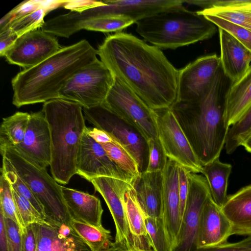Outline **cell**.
Returning <instances> with one entry per match:
<instances>
[{
    "mask_svg": "<svg viewBox=\"0 0 251 251\" xmlns=\"http://www.w3.org/2000/svg\"><path fill=\"white\" fill-rule=\"evenodd\" d=\"M114 76L101 60L96 59L75 73L64 84L59 98L76 102L84 108L104 101Z\"/></svg>",
    "mask_w": 251,
    "mask_h": 251,
    "instance_id": "obj_7",
    "label": "cell"
},
{
    "mask_svg": "<svg viewBox=\"0 0 251 251\" xmlns=\"http://www.w3.org/2000/svg\"><path fill=\"white\" fill-rule=\"evenodd\" d=\"M231 83L221 67L200 97L176 101L170 107L202 166L219 157L225 145L229 128L226 100Z\"/></svg>",
    "mask_w": 251,
    "mask_h": 251,
    "instance_id": "obj_2",
    "label": "cell"
},
{
    "mask_svg": "<svg viewBox=\"0 0 251 251\" xmlns=\"http://www.w3.org/2000/svg\"><path fill=\"white\" fill-rule=\"evenodd\" d=\"M221 67L216 54L200 57L178 70L176 101L186 102L200 97Z\"/></svg>",
    "mask_w": 251,
    "mask_h": 251,
    "instance_id": "obj_15",
    "label": "cell"
},
{
    "mask_svg": "<svg viewBox=\"0 0 251 251\" xmlns=\"http://www.w3.org/2000/svg\"><path fill=\"white\" fill-rule=\"evenodd\" d=\"M13 148L42 169L50 165V133L42 111L30 114L24 139L20 144Z\"/></svg>",
    "mask_w": 251,
    "mask_h": 251,
    "instance_id": "obj_17",
    "label": "cell"
},
{
    "mask_svg": "<svg viewBox=\"0 0 251 251\" xmlns=\"http://www.w3.org/2000/svg\"><path fill=\"white\" fill-rule=\"evenodd\" d=\"M162 172L145 171L135 177L133 190L146 215L153 218L162 217Z\"/></svg>",
    "mask_w": 251,
    "mask_h": 251,
    "instance_id": "obj_22",
    "label": "cell"
},
{
    "mask_svg": "<svg viewBox=\"0 0 251 251\" xmlns=\"http://www.w3.org/2000/svg\"><path fill=\"white\" fill-rule=\"evenodd\" d=\"M40 8L46 9L45 5V0H29L22 2L1 19L0 30L5 28L13 21Z\"/></svg>",
    "mask_w": 251,
    "mask_h": 251,
    "instance_id": "obj_39",
    "label": "cell"
},
{
    "mask_svg": "<svg viewBox=\"0 0 251 251\" xmlns=\"http://www.w3.org/2000/svg\"><path fill=\"white\" fill-rule=\"evenodd\" d=\"M194 251H251V235L237 242L197 248Z\"/></svg>",
    "mask_w": 251,
    "mask_h": 251,
    "instance_id": "obj_44",
    "label": "cell"
},
{
    "mask_svg": "<svg viewBox=\"0 0 251 251\" xmlns=\"http://www.w3.org/2000/svg\"><path fill=\"white\" fill-rule=\"evenodd\" d=\"M106 251H125L124 249H123L122 248L120 247L119 246H117L116 244L115 246L112 247L109 250Z\"/></svg>",
    "mask_w": 251,
    "mask_h": 251,
    "instance_id": "obj_53",
    "label": "cell"
},
{
    "mask_svg": "<svg viewBox=\"0 0 251 251\" xmlns=\"http://www.w3.org/2000/svg\"></svg>",
    "mask_w": 251,
    "mask_h": 251,
    "instance_id": "obj_54",
    "label": "cell"
},
{
    "mask_svg": "<svg viewBox=\"0 0 251 251\" xmlns=\"http://www.w3.org/2000/svg\"><path fill=\"white\" fill-rule=\"evenodd\" d=\"M202 15L218 28L227 31L251 51V31L219 17L209 14Z\"/></svg>",
    "mask_w": 251,
    "mask_h": 251,
    "instance_id": "obj_38",
    "label": "cell"
},
{
    "mask_svg": "<svg viewBox=\"0 0 251 251\" xmlns=\"http://www.w3.org/2000/svg\"><path fill=\"white\" fill-rule=\"evenodd\" d=\"M0 251H9L4 217L0 211Z\"/></svg>",
    "mask_w": 251,
    "mask_h": 251,
    "instance_id": "obj_50",
    "label": "cell"
},
{
    "mask_svg": "<svg viewBox=\"0 0 251 251\" xmlns=\"http://www.w3.org/2000/svg\"><path fill=\"white\" fill-rule=\"evenodd\" d=\"M82 108L87 121L96 127L108 133L122 145L136 161L140 173L146 171L149 159L147 141L135 128L102 104L89 108Z\"/></svg>",
    "mask_w": 251,
    "mask_h": 251,
    "instance_id": "obj_9",
    "label": "cell"
},
{
    "mask_svg": "<svg viewBox=\"0 0 251 251\" xmlns=\"http://www.w3.org/2000/svg\"><path fill=\"white\" fill-rule=\"evenodd\" d=\"M97 52L114 76L151 109L170 108L176 102L178 70L159 48L119 32L108 36Z\"/></svg>",
    "mask_w": 251,
    "mask_h": 251,
    "instance_id": "obj_1",
    "label": "cell"
},
{
    "mask_svg": "<svg viewBox=\"0 0 251 251\" xmlns=\"http://www.w3.org/2000/svg\"><path fill=\"white\" fill-rule=\"evenodd\" d=\"M30 114L17 112L3 118L0 127V151L15 148L23 141L27 129Z\"/></svg>",
    "mask_w": 251,
    "mask_h": 251,
    "instance_id": "obj_27",
    "label": "cell"
},
{
    "mask_svg": "<svg viewBox=\"0 0 251 251\" xmlns=\"http://www.w3.org/2000/svg\"><path fill=\"white\" fill-rule=\"evenodd\" d=\"M42 111L50 133L52 176L65 185L76 174L78 156L87 127L83 108L76 102L57 98L44 102Z\"/></svg>",
    "mask_w": 251,
    "mask_h": 251,
    "instance_id": "obj_4",
    "label": "cell"
},
{
    "mask_svg": "<svg viewBox=\"0 0 251 251\" xmlns=\"http://www.w3.org/2000/svg\"><path fill=\"white\" fill-rule=\"evenodd\" d=\"M149 159L146 172H162L167 163L168 157L159 139H151L147 141Z\"/></svg>",
    "mask_w": 251,
    "mask_h": 251,
    "instance_id": "obj_40",
    "label": "cell"
},
{
    "mask_svg": "<svg viewBox=\"0 0 251 251\" xmlns=\"http://www.w3.org/2000/svg\"><path fill=\"white\" fill-rule=\"evenodd\" d=\"M221 209L230 224L232 235H251V184L228 195Z\"/></svg>",
    "mask_w": 251,
    "mask_h": 251,
    "instance_id": "obj_24",
    "label": "cell"
},
{
    "mask_svg": "<svg viewBox=\"0 0 251 251\" xmlns=\"http://www.w3.org/2000/svg\"><path fill=\"white\" fill-rule=\"evenodd\" d=\"M178 167L179 164L177 162L168 158L165 167L162 171V217L173 250L177 245L181 225Z\"/></svg>",
    "mask_w": 251,
    "mask_h": 251,
    "instance_id": "obj_18",
    "label": "cell"
},
{
    "mask_svg": "<svg viewBox=\"0 0 251 251\" xmlns=\"http://www.w3.org/2000/svg\"><path fill=\"white\" fill-rule=\"evenodd\" d=\"M102 104L135 128L147 141L151 139H158L153 110L115 77Z\"/></svg>",
    "mask_w": 251,
    "mask_h": 251,
    "instance_id": "obj_8",
    "label": "cell"
},
{
    "mask_svg": "<svg viewBox=\"0 0 251 251\" xmlns=\"http://www.w3.org/2000/svg\"><path fill=\"white\" fill-rule=\"evenodd\" d=\"M97 50L86 40L62 47L38 65L19 73L11 81L12 103L17 107L59 98L66 82L97 59Z\"/></svg>",
    "mask_w": 251,
    "mask_h": 251,
    "instance_id": "obj_3",
    "label": "cell"
},
{
    "mask_svg": "<svg viewBox=\"0 0 251 251\" xmlns=\"http://www.w3.org/2000/svg\"><path fill=\"white\" fill-rule=\"evenodd\" d=\"M104 1L96 0H66L63 7L72 11L81 12L89 8L103 5Z\"/></svg>",
    "mask_w": 251,
    "mask_h": 251,
    "instance_id": "obj_46",
    "label": "cell"
},
{
    "mask_svg": "<svg viewBox=\"0 0 251 251\" xmlns=\"http://www.w3.org/2000/svg\"><path fill=\"white\" fill-rule=\"evenodd\" d=\"M251 6L214 8L197 11L199 14L214 15L241 26L251 31Z\"/></svg>",
    "mask_w": 251,
    "mask_h": 251,
    "instance_id": "obj_35",
    "label": "cell"
},
{
    "mask_svg": "<svg viewBox=\"0 0 251 251\" xmlns=\"http://www.w3.org/2000/svg\"><path fill=\"white\" fill-rule=\"evenodd\" d=\"M91 182L103 197L112 216L116 228L115 243L126 251L132 247V241L125 207V195L133 186L119 179L100 176Z\"/></svg>",
    "mask_w": 251,
    "mask_h": 251,
    "instance_id": "obj_12",
    "label": "cell"
},
{
    "mask_svg": "<svg viewBox=\"0 0 251 251\" xmlns=\"http://www.w3.org/2000/svg\"><path fill=\"white\" fill-rule=\"evenodd\" d=\"M231 235V227L228 220L210 196L206 201L201 214L197 248L226 243Z\"/></svg>",
    "mask_w": 251,
    "mask_h": 251,
    "instance_id": "obj_19",
    "label": "cell"
},
{
    "mask_svg": "<svg viewBox=\"0 0 251 251\" xmlns=\"http://www.w3.org/2000/svg\"><path fill=\"white\" fill-rule=\"evenodd\" d=\"M125 251H153L152 250L149 249H143L138 248H136L134 247H132L130 249L126 250Z\"/></svg>",
    "mask_w": 251,
    "mask_h": 251,
    "instance_id": "obj_52",
    "label": "cell"
},
{
    "mask_svg": "<svg viewBox=\"0 0 251 251\" xmlns=\"http://www.w3.org/2000/svg\"><path fill=\"white\" fill-rule=\"evenodd\" d=\"M188 193L177 243L173 251H194L203 207L211 196L205 177L190 172L188 174Z\"/></svg>",
    "mask_w": 251,
    "mask_h": 251,
    "instance_id": "obj_11",
    "label": "cell"
},
{
    "mask_svg": "<svg viewBox=\"0 0 251 251\" xmlns=\"http://www.w3.org/2000/svg\"><path fill=\"white\" fill-rule=\"evenodd\" d=\"M136 31L160 50H175L212 37L216 25L197 11L174 6L137 21Z\"/></svg>",
    "mask_w": 251,
    "mask_h": 251,
    "instance_id": "obj_5",
    "label": "cell"
},
{
    "mask_svg": "<svg viewBox=\"0 0 251 251\" xmlns=\"http://www.w3.org/2000/svg\"><path fill=\"white\" fill-rule=\"evenodd\" d=\"M61 48L55 36L37 29L18 37L4 56L9 63L27 69L44 61Z\"/></svg>",
    "mask_w": 251,
    "mask_h": 251,
    "instance_id": "obj_13",
    "label": "cell"
},
{
    "mask_svg": "<svg viewBox=\"0 0 251 251\" xmlns=\"http://www.w3.org/2000/svg\"><path fill=\"white\" fill-rule=\"evenodd\" d=\"M0 172L4 175L12 188L27 199L40 214L47 218L43 207L33 195L29 188L16 172L11 164L5 157L2 156V167Z\"/></svg>",
    "mask_w": 251,
    "mask_h": 251,
    "instance_id": "obj_30",
    "label": "cell"
},
{
    "mask_svg": "<svg viewBox=\"0 0 251 251\" xmlns=\"http://www.w3.org/2000/svg\"><path fill=\"white\" fill-rule=\"evenodd\" d=\"M4 221L9 251H22V236L19 226L10 219L4 218Z\"/></svg>",
    "mask_w": 251,
    "mask_h": 251,
    "instance_id": "obj_43",
    "label": "cell"
},
{
    "mask_svg": "<svg viewBox=\"0 0 251 251\" xmlns=\"http://www.w3.org/2000/svg\"><path fill=\"white\" fill-rule=\"evenodd\" d=\"M189 171L184 167L179 165L178 167V185L180 202V216L182 221L183 217L188 193Z\"/></svg>",
    "mask_w": 251,
    "mask_h": 251,
    "instance_id": "obj_45",
    "label": "cell"
},
{
    "mask_svg": "<svg viewBox=\"0 0 251 251\" xmlns=\"http://www.w3.org/2000/svg\"><path fill=\"white\" fill-rule=\"evenodd\" d=\"M6 158L18 175L25 181L43 207L47 218L62 224L71 219L62 193V186L42 169L14 148L0 152Z\"/></svg>",
    "mask_w": 251,
    "mask_h": 251,
    "instance_id": "obj_6",
    "label": "cell"
},
{
    "mask_svg": "<svg viewBox=\"0 0 251 251\" xmlns=\"http://www.w3.org/2000/svg\"><path fill=\"white\" fill-rule=\"evenodd\" d=\"M12 192L17 211L25 227L45 220L27 199L13 188Z\"/></svg>",
    "mask_w": 251,
    "mask_h": 251,
    "instance_id": "obj_41",
    "label": "cell"
},
{
    "mask_svg": "<svg viewBox=\"0 0 251 251\" xmlns=\"http://www.w3.org/2000/svg\"><path fill=\"white\" fill-rule=\"evenodd\" d=\"M64 199L71 220L100 227L103 209L100 200L94 195L62 186Z\"/></svg>",
    "mask_w": 251,
    "mask_h": 251,
    "instance_id": "obj_23",
    "label": "cell"
},
{
    "mask_svg": "<svg viewBox=\"0 0 251 251\" xmlns=\"http://www.w3.org/2000/svg\"><path fill=\"white\" fill-rule=\"evenodd\" d=\"M86 131L96 142L100 144L110 143L113 141L112 137L108 133L98 128L86 127Z\"/></svg>",
    "mask_w": 251,
    "mask_h": 251,
    "instance_id": "obj_49",
    "label": "cell"
},
{
    "mask_svg": "<svg viewBox=\"0 0 251 251\" xmlns=\"http://www.w3.org/2000/svg\"><path fill=\"white\" fill-rule=\"evenodd\" d=\"M19 37L9 28L0 31V55L4 56L7 50L14 43Z\"/></svg>",
    "mask_w": 251,
    "mask_h": 251,
    "instance_id": "obj_48",
    "label": "cell"
},
{
    "mask_svg": "<svg viewBox=\"0 0 251 251\" xmlns=\"http://www.w3.org/2000/svg\"><path fill=\"white\" fill-rule=\"evenodd\" d=\"M231 169V164L221 162L219 157L202 166L201 174L207 180L212 199L220 207L228 196V181Z\"/></svg>",
    "mask_w": 251,
    "mask_h": 251,
    "instance_id": "obj_26",
    "label": "cell"
},
{
    "mask_svg": "<svg viewBox=\"0 0 251 251\" xmlns=\"http://www.w3.org/2000/svg\"><path fill=\"white\" fill-rule=\"evenodd\" d=\"M0 211L5 218L15 222L22 234L25 228L17 211L12 188L4 175L1 172L0 176Z\"/></svg>",
    "mask_w": 251,
    "mask_h": 251,
    "instance_id": "obj_34",
    "label": "cell"
},
{
    "mask_svg": "<svg viewBox=\"0 0 251 251\" xmlns=\"http://www.w3.org/2000/svg\"><path fill=\"white\" fill-rule=\"evenodd\" d=\"M76 174L90 182L98 177L106 176L133 184L135 178L120 169L86 129L78 156Z\"/></svg>",
    "mask_w": 251,
    "mask_h": 251,
    "instance_id": "obj_14",
    "label": "cell"
},
{
    "mask_svg": "<svg viewBox=\"0 0 251 251\" xmlns=\"http://www.w3.org/2000/svg\"><path fill=\"white\" fill-rule=\"evenodd\" d=\"M22 236V251H36L37 239L33 225L27 226Z\"/></svg>",
    "mask_w": 251,
    "mask_h": 251,
    "instance_id": "obj_47",
    "label": "cell"
},
{
    "mask_svg": "<svg viewBox=\"0 0 251 251\" xmlns=\"http://www.w3.org/2000/svg\"><path fill=\"white\" fill-rule=\"evenodd\" d=\"M153 117L166 156L190 172L201 173L202 165L171 108L153 110Z\"/></svg>",
    "mask_w": 251,
    "mask_h": 251,
    "instance_id": "obj_10",
    "label": "cell"
},
{
    "mask_svg": "<svg viewBox=\"0 0 251 251\" xmlns=\"http://www.w3.org/2000/svg\"><path fill=\"white\" fill-rule=\"evenodd\" d=\"M100 145L108 156L120 169L134 177L140 174L136 161L119 142L113 138L111 142Z\"/></svg>",
    "mask_w": 251,
    "mask_h": 251,
    "instance_id": "obj_32",
    "label": "cell"
},
{
    "mask_svg": "<svg viewBox=\"0 0 251 251\" xmlns=\"http://www.w3.org/2000/svg\"><path fill=\"white\" fill-rule=\"evenodd\" d=\"M33 225L37 239L36 251H92L70 223L47 218Z\"/></svg>",
    "mask_w": 251,
    "mask_h": 251,
    "instance_id": "obj_16",
    "label": "cell"
},
{
    "mask_svg": "<svg viewBox=\"0 0 251 251\" xmlns=\"http://www.w3.org/2000/svg\"><path fill=\"white\" fill-rule=\"evenodd\" d=\"M183 2L188 5L200 7L202 10L251 6V0H184Z\"/></svg>",
    "mask_w": 251,
    "mask_h": 251,
    "instance_id": "obj_42",
    "label": "cell"
},
{
    "mask_svg": "<svg viewBox=\"0 0 251 251\" xmlns=\"http://www.w3.org/2000/svg\"><path fill=\"white\" fill-rule=\"evenodd\" d=\"M131 19L121 16H105L93 19L83 22L79 30L86 29L102 32H121L134 24Z\"/></svg>",
    "mask_w": 251,
    "mask_h": 251,
    "instance_id": "obj_36",
    "label": "cell"
},
{
    "mask_svg": "<svg viewBox=\"0 0 251 251\" xmlns=\"http://www.w3.org/2000/svg\"><path fill=\"white\" fill-rule=\"evenodd\" d=\"M100 6L103 17L128 18L134 23L162 11L184 3L182 0H104Z\"/></svg>",
    "mask_w": 251,
    "mask_h": 251,
    "instance_id": "obj_20",
    "label": "cell"
},
{
    "mask_svg": "<svg viewBox=\"0 0 251 251\" xmlns=\"http://www.w3.org/2000/svg\"><path fill=\"white\" fill-rule=\"evenodd\" d=\"M145 223L149 244L153 251H173L163 218L145 215Z\"/></svg>",
    "mask_w": 251,
    "mask_h": 251,
    "instance_id": "obj_31",
    "label": "cell"
},
{
    "mask_svg": "<svg viewBox=\"0 0 251 251\" xmlns=\"http://www.w3.org/2000/svg\"><path fill=\"white\" fill-rule=\"evenodd\" d=\"M70 224L92 251H106L115 246L110 231L103 226L97 227L75 220Z\"/></svg>",
    "mask_w": 251,
    "mask_h": 251,
    "instance_id": "obj_29",
    "label": "cell"
},
{
    "mask_svg": "<svg viewBox=\"0 0 251 251\" xmlns=\"http://www.w3.org/2000/svg\"><path fill=\"white\" fill-rule=\"evenodd\" d=\"M124 201L132 245L138 241L148 240L145 223L146 214L136 199L133 186L126 192Z\"/></svg>",
    "mask_w": 251,
    "mask_h": 251,
    "instance_id": "obj_28",
    "label": "cell"
},
{
    "mask_svg": "<svg viewBox=\"0 0 251 251\" xmlns=\"http://www.w3.org/2000/svg\"><path fill=\"white\" fill-rule=\"evenodd\" d=\"M48 13V11L44 8L38 9L13 21L0 31L9 28L19 37L28 32L41 28L45 23L44 17Z\"/></svg>",
    "mask_w": 251,
    "mask_h": 251,
    "instance_id": "obj_37",
    "label": "cell"
},
{
    "mask_svg": "<svg viewBox=\"0 0 251 251\" xmlns=\"http://www.w3.org/2000/svg\"><path fill=\"white\" fill-rule=\"evenodd\" d=\"M229 127L225 142L226 153H232L251 133V105L241 117Z\"/></svg>",
    "mask_w": 251,
    "mask_h": 251,
    "instance_id": "obj_33",
    "label": "cell"
},
{
    "mask_svg": "<svg viewBox=\"0 0 251 251\" xmlns=\"http://www.w3.org/2000/svg\"><path fill=\"white\" fill-rule=\"evenodd\" d=\"M251 105V65L244 75L232 82L226 100V122L229 127L241 117Z\"/></svg>",
    "mask_w": 251,
    "mask_h": 251,
    "instance_id": "obj_25",
    "label": "cell"
},
{
    "mask_svg": "<svg viewBox=\"0 0 251 251\" xmlns=\"http://www.w3.org/2000/svg\"><path fill=\"white\" fill-rule=\"evenodd\" d=\"M221 48V67L232 82L247 71L251 62V51L226 30L218 28Z\"/></svg>",
    "mask_w": 251,
    "mask_h": 251,
    "instance_id": "obj_21",
    "label": "cell"
},
{
    "mask_svg": "<svg viewBox=\"0 0 251 251\" xmlns=\"http://www.w3.org/2000/svg\"><path fill=\"white\" fill-rule=\"evenodd\" d=\"M242 146L248 152L251 153V133L244 140Z\"/></svg>",
    "mask_w": 251,
    "mask_h": 251,
    "instance_id": "obj_51",
    "label": "cell"
}]
</instances>
